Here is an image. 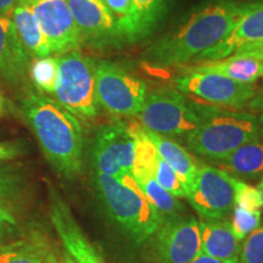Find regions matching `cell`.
I'll return each instance as SVG.
<instances>
[{
  "instance_id": "b9f144b4",
  "label": "cell",
  "mask_w": 263,
  "mask_h": 263,
  "mask_svg": "<svg viewBox=\"0 0 263 263\" xmlns=\"http://www.w3.org/2000/svg\"><path fill=\"white\" fill-rule=\"evenodd\" d=\"M262 77H263V71H262Z\"/></svg>"
},
{
  "instance_id": "6da1fadb",
  "label": "cell",
  "mask_w": 263,
  "mask_h": 263,
  "mask_svg": "<svg viewBox=\"0 0 263 263\" xmlns=\"http://www.w3.org/2000/svg\"><path fill=\"white\" fill-rule=\"evenodd\" d=\"M251 5L252 3L236 0L202 3L179 25L154 42L143 54L144 61L155 68L194 64L233 31Z\"/></svg>"
},
{
  "instance_id": "4fadbf2b",
  "label": "cell",
  "mask_w": 263,
  "mask_h": 263,
  "mask_svg": "<svg viewBox=\"0 0 263 263\" xmlns=\"http://www.w3.org/2000/svg\"><path fill=\"white\" fill-rule=\"evenodd\" d=\"M31 4L51 54L61 55L82 47L67 0H31Z\"/></svg>"
},
{
  "instance_id": "277c9868",
  "label": "cell",
  "mask_w": 263,
  "mask_h": 263,
  "mask_svg": "<svg viewBox=\"0 0 263 263\" xmlns=\"http://www.w3.org/2000/svg\"><path fill=\"white\" fill-rule=\"evenodd\" d=\"M263 133V115L207 105L200 127L183 140L193 155L217 162Z\"/></svg>"
},
{
  "instance_id": "7a4b0ae2",
  "label": "cell",
  "mask_w": 263,
  "mask_h": 263,
  "mask_svg": "<svg viewBox=\"0 0 263 263\" xmlns=\"http://www.w3.org/2000/svg\"><path fill=\"white\" fill-rule=\"evenodd\" d=\"M21 112L28 123L45 159L59 176L72 180L84 167L85 139L80 118L55 99L37 89L26 90Z\"/></svg>"
},
{
  "instance_id": "8992f818",
  "label": "cell",
  "mask_w": 263,
  "mask_h": 263,
  "mask_svg": "<svg viewBox=\"0 0 263 263\" xmlns=\"http://www.w3.org/2000/svg\"><path fill=\"white\" fill-rule=\"evenodd\" d=\"M59 74L55 87V100L77 118L94 120L99 115L95 89L97 61L80 50L58 57Z\"/></svg>"
},
{
  "instance_id": "f1b7e54d",
  "label": "cell",
  "mask_w": 263,
  "mask_h": 263,
  "mask_svg": "<svg viewBox=\"0 0 263 263\" xmlns=\"http://www.w3.org/2000/svg\"><path fill=\"white\" fill-rule=\"evenodd\" d=\"M234 206L246 211H261L263 209V194L256 186L250 185L245 180L238 179Z\"/></svg>"
},
{
  "instance_id": "ac0fdd59",
  "label": "cell",
  "mask_w": 263,
  "mask_h": 263,
  "mask_svg": "<svg viewBox=\"0 0 263 263\" xmlns=\"http://www.w3.org/2000/svg\"><path fill=\"white\" fill-rule=\"evenodd\" d=\"M213 163L238 179L259 180L263 177V133Z\"/></svg>"
},
{
  "instance_id": "9c48e42d",
  "label": "cell",
  "mask_w": 263,
  "mask_h": 263,
  "mask_svg": "<svg viewBox=\"0 0 263 263\" xmlns=\"http://www.w3.org/2000/svg\"><path fill=\"white\" fill-rule=\"evenodd\" d=\"M236 183L238 178L226 171L201 164L186 199L201 219L228 218L234 209Z\"/></svg>"
},
{
  "instance_id": "7402d4cb",
  "label": "cell",
  "mask_w": 263,
  "mask_h": 263,
  "mask_svg": "<svg viewBox=\"0 0 263 263\" xmlns=\"http://www.w3.org/2000/svg\"><path fill=\"white\" fill-rule=\"evenodd\" d=\"M50 242L42 233H32L0 245V263H48Z\"/></svg>"
},
{
  "instance_id": "ab89813d",
  "label": "cell",
  "mask_w": 263,
  "mask_h": 263,
  "mask_svg": "<svg viewBox=\"0 0 263 263\" xmlns=\"http://www.w3.org/2000/svg\"><path fill=\"white\" fill-rule=\"evenodd\" d=\"M258 189L261 190V193L263 194V177L261 179H259V183H258Z\"/></svg>"
},
{
  "instance_id": "d6986e66",
  "label": "cell",
  "mask_w": 263,
  "mask_h": 263,
  "mask_svg": "<svg viewBox=\"0 0 263 263\" xmlns=\"http://www.w3.org/2000/svg\"><path fill=\"white\" fill-rule=\"evenodd\" d=\"M10 18L15 26L20 41L33 59L52 55L37 16L33 11L31 0H21Z\"/></svg>"
},
{
  "instance_id": "7c38bea8",
  "label": "cell",
  "mask_w": 263,
  "mask_h": 263,
  "mask_svg": "<svg viewBox=\"0 0 263 263\" xmlns=\"http://www.w3.org/2000/svg\"><path fill=\"white\" fill-rule=\"evenodd\" d=\"M82 45L97 50L118 49L126 44L114 16L101 0H67Z\"/></svg>"
},
{
  "instance_id": "52a82bcc",
  "label": "cell",
  "mask_w": 263,
  "mask_h": 263,
  "mask_svg": "<svg viewBox=\"0 0 263 263\" xmlns=\"http://www.w3.org/2000/svg\"><path fill=\"white\" fill-rule=\"evenodd\" d=\"M95 89L99 106L116 120L137 117L147 94L145 81L108 60L97 61Z\"/></svg>"
},
{
  "instance_id": "30bf717a",
  "label": "cell",
  "mask_w": 263,
  "mask_h": 263,
  "mask_svg": "<svg viewBox=\"0 0 263 263\" xmlns=\"http://www.w3.org/2000/svg\"><path fill=\"white\" fill-rule=\"evenodd\" d=\"M134 140L129 126L122 120L103 124L95 133L90 147L94 172L120 177L132 172Z\"/></svg>"
},
{
  "instance_id": "2e32d148",
  "label": "cell",
  "mask_w": 263,
  "mask_h": 263,
  "mask_svg": "<svg viewBox=\"0 0 263 263\" xmlns=\"http://www.w3.org/2000/svg\"><path fill=\"white\" fill-rule=\"evenodd\" d=\"M32 60L11 18L0 15V80L11 85L24 83Z\"/></svg>"
},
{
  "instance_id": "f35d334b",
  "label": "cell",
  "mask_w": 263,
  "mask_h": 263,
  "mask_svg": "<svg viewBox=\"0 0 263 263\" xmlns=\"http://www.w3.org/2000/svg\"><path fill=\"white\" fill-rule=\"evenodd\" d=\"M48 263H59L57 255H55L54 252H52V254H51V256H50V258H49V262H48Z\"/></svg>"
},
{
  "instance_id": "83f0119b",
  "label": "cell",
  "mask_w": 263,
  "mask_h": 263,
  "mask_svg": "<svg viewBox=\"0 0 263 263\" xmlns=\"http://www.w3.org/2000/svg\"><path fill=\"white\" fill-rule=\"evenodd\" d=\"M133 2L139 10L143 24L149 35L166 14L168 0H133Z\"/></svg>"
},
{
  "instance_id": "4316f807",
  "label": "cell",
  "mask_w": 263,
  "mask_h": 263,
  "mask_svg": "<svg viewBox=\"0 0 263 263\" xmlns=\"http://www.w3.org/2000/svg\"><path fill=\"white\" fill-rule=\"evenodd\" d=\"M230 218L233 233L241 241L248 238L256 228L261 226V211H246L234 206Z\"/></svg>"
},
{
  "instance_id": "5b68a950",
  "label": "cell",
  "mask_w": 263,
  "mask_h": 263,
  "mask_svg": "<svg viewBox=\"0 0 263 263\" xmlns=\"http://www.w3.org/2000/svg\"><path fill=\"white\" fill-rule=\"evenodd\" d=\"M206 106L176 88H159L146 94L137 118L141 127L160 136L184 138L200 127Z\"/></svg>"
},
{
  "instance_id": "ba28073f",
  "label": "cell",
  "mask_w": 263,
  "mask_h": 263,
  "mask_svg": "<svg viewBox=\"0 0 263 263\" xmlns=\"http://www.w3.org/2000/svg\"><path fill=\"white\" fill-rule=\"evenodd\" d=\"M180 93L200 103L224 108H241L256 95L254 84H244L212 72L185 71L174 80Z\"/></svg>"
},
{
  "instance_id": "4dcf8cb0",
  "label": "cell",
  "mask_w": 263,
  "mask_h": 263,
  "mask_svg": "<svg viewBox=\"0 0 263 263\" xmlns=\"http://www.w3.org/2000/svg\"><path fill=\"white\" fill-rule=\"evenodd\" d=\"M238 263H263V224L244 240Z\"/></svg>"
},
{
  "instance_id": "8d00e7d4",
  "label": "cell",
  "mask_w": 263,
  "mask_h": 263,
  "mask_svg": "<svg viewBox=\"0 0 263 263\" xmlns=\"http://www.w3.org/2000/svg\"><path fill=\"white\" fill-rule=\"evenodd\" d=\"M190 263H222V262L217 261V259H215V258L209 257V256H206V255H200V256H197L195 259H193Z\"/></svg>"
},
{
  "instance_id": "836d02e7",
  "label": "cell",
  "mask_w": 263,
  "mask_h": 263,
  "mask_svg": "<svg viewBox=\"0 0 263 263\" xmlns=\"http://www.w3.org/2000/svg\"><path fill=\"white\" fill-rule=\"evenodd\" d=\"M21 154V146L14 143H0V162L14 160Z\"/></svg>"
},
{
  "instance_id": "d6a6232c",
  "label": "cell",
  "mask_w": 263,
  "mask_h": 263,
  "mask_svg": "<svg viewBox=\"0 0 263 263\" xmlns=\"http://www.w3.org/2000/svg\"><path fill=\"white\" fill-rule=\"evenodd\" d=\"M232 55H238V57H250V58L257 59V60L263 62V41L244 45V47L238 49V50Z\"/></svg>"
},
{
  "instance_id": "74e56055",
  "label": "cell",
  "mask_w": 263,
  "mask_h": 263,
  "mask_svg": "<svg viewBox=\"0 0 263 263\" xmlns=\"http://www.w3.org/2000/svg\"><path fill=\"white\" fill-rule=\"evenodd\" d=\"M61 263H76L74 262V259L71 257L70 255L67 254V252H65V255H64V259H62V262Z\"/></svg>"
},
{
  "instance_id": "ffe728a7",
  "label": "cell",
  "mask_w": 263,
  "mask_h": 263,
  "mask_svg": "<svg viewBox=\"0 0 263 263\" xmlns=\"http://www.w3.org/2000/svg\"><path fill=\"white\" fill-rule=\"evenodd\" d=\"M185 71L212 72V73L224 76L239 83L254 84L259 77H262L263 62L250 57L230 55L221 60L192 64L185 67Z\"/></svg>"
},
{
  "instance_id": "8fae6325",
  "label": "cell",
  "mask_w": 263,
  "mask_h": 263,
  "mask_svg": "<svg viewBox=\"0 0 263 263\" xmlns=\"http://www.w3.org/2000/svg\"><path fill=\"white\" fill-rule=\"evenodd\" d=\"M154 249L159 263H190L201 255V236L195 217L180 213L161 222Z\"/></svg>"
},
{
  "instance_id": "cb8c5ba5",
  "label": "cell",
  "mask_w": 263,
  "mask_h": 263,
  "mask_svg": "<svg viewBox=\"0 0 263 263\" xmlns=\"http://www.w3.org/2000/svg\"><path fill=\"white\" fill-rule=\"evenodd\" d=\"M133 176L141 192L157 210L162 219L184 213V205L178 197L163 189L150 172H134Z\"/></svg>"
},
{
  "instance_id": "d4e9b609",
  "label": "cell",
  "mask_w": 263,
  "mask_h": 263,
  "mask_svg": "<svg viewBox=\"0 0 263 263\" xmlns=\"http://www.w3.org/2000/svg\"><path fill=\"white\" fill-rule=\"evenodd\" d=\"M59 74V59L54 57L33 59L29 65L28 76L35 89L43 94H54Z\"/></svg>"
},
{
  "instance_id": "e0dca14e",
  "label": "cell",
  "mask_w": 263,
  "mask_h": 263,
  "mask_svg": "<svg viewBox=\"0 0 263 263\" xmlns=\"http://www.w3.org/2000/svg\"><path fill=\"white\" fill-rule=\"evenodd\" d=\"M201 255L222 263H238L242 241L233 233L229 218L199 221Z\"/></svg>"
},
{
  "instance_id": "603a6c76",
  "label": "cell",
  "mask_w": 263,
  "mask_h": 263,
  "mask_svg": "<svg viewBox=\"0 0 263 263\" xmlns=\"http://www.w3.org/2000/svg\"><path fill=\"white\" fill-rule=\"evenodd\" d=\"M114 16L126 44L147 37L139 10L133 0H101Z\"/></svg>"
},
{
  "instance_id": "1f68e13d",
  "label": "cell",
  "mask_w": 263,
  "mask_h": 263,
  "mask_svg": "<svg viewBox=\"0 0 263 263\" xmlns=\"http://www.w3.org/2000/svg\"><path fill=\"white\" fill-rule=\"evenodd\" d=\"M17 230L18 221L10 206H0V244H5Z\"/></svg>"
},
{
  "instance_id": "60d3db41",
  "label": "cell",
  "mask_w": 263,
  "mask_h": 263,
  "mask_svg": "<svg viewBox=\"0 0 263 263\" xmlns=\"http://www.w3.org/2000/svg\"><path fill=\"white\" fill-rule=\"evenodd\" d=\"M2 107H3V101H2V97H0V111H2Z\"/></svg>"
},
{
  "instance_id": "f546056e",
  "label": "cell",
  "mask_w": 263,
  "mask_h": 263,
  "mask_svg": "<svg viewBox=\"0 0 263 263\" xmlns=\"http://www.w3.org/2000/svg\"><path fill=\"white\" fill-rule=\"evenodd\" d=\"M22 179L20 173L6 166H0V206H10V202L20 194Z\"/></svg>"
},
{
  "instance_id": "d590c367",
  "label": "cell",
  "mask_w": 263,
  "mask_h": 263,
  "mask_svg": "<svg viewBox=\"0 0 263 263\" xmlns=\"http://www.w3.org/2000/svg\"><path fill=\"white\" fill-rule=\"evenodd\" d=\"M250 106L254 110H258V111H263V91L259 94H256L254 99L250 101Z\"/></svg>"
},
{
  "instance_id": "484cf974",
  "label": "cell",
  "mask_w": 263,
  "mask_h": 263,
  "mask_svg": "<svg viewBox=\"0 0 263 263\" xmlns=\"http://www.w3.org/2000/svg\"><path fill=\"white\" fill-rule=\"evenodd\" d=\"M153 176L160 183V185L167 192H170L178 199H186L189 190L186 185L182 182V179L177 176V173L171 168L160 155L156 157L155 164L153 168Z\"/></svg>"
},
{
  "instance_id": "5bb4252c",
  "label": "cell",
  "mask_w": 263,
  "mask_h": 263,
  "mask_svg": "<svg viewBox=\"0 0 263 263\" xmlns=\"http://www.w3.org/2000/svg\"><path fill=\"white\" fill-rule=\"evenodd\" d=\"M50 219L68 255L76 263H103L100 256L54 186L48 185Z\"/></svg>"
},
{
  "instance_id": "e575fe53",
  "label": "cell",
  "mask_w": 263,
  "mask_h": 263,
  "mask_svg": "<svg viewBox=\"0 0 263 263\" xmlns=\"http://www.w3.org/2000/svg\"><path fill=\"white\" fill-rule=\"evenodd\" d=\"M21 0H0V15L11 17L12 11Z\"/></svg>"
},
{
  "instance_id": "9a60e30c",
  "label": "cell",
  "mask_w": 263,
  "mask_h": 263,
  "mask_svg": "<svg viewBox=\"0 0 263 263\" xmlns=\"http://www.w3.org/2000/svg\"><path fill=\"white\" fill-rule=\"evenodd\" d=\"M263 41V2L252 3L245 15L233 28L227 37L218 44L203 52L196 59L197 62L221 60L230 57L232 54L244 45L252 44Z\"/></svg>"
},
{
  "instance_id": "3957f363",
  "label": "cell",
  "mask_w": 263,
  "mask_h": 263,
  "mask_svg": "<svg viewBox=\"0 0 263 263\" xmlns=\"http://www.w3.org/2000/svg\"><path fill=\"white\" fill-rule=\"evenodd\" d=\"M93 183L105 212L130 242L140 245L155 234L162 217L141 192L133 173L112 177L94 172Z\"/></svg>"
},
{
  "instance_id": "44dd1931",
  "label": "cell",
  "mask_w": 263,
  "mask_h": 263,
  "mask_svg": "<svg viewBox=\"0 0 263 263\" xmlns=\"http://www.w3.org/2000/svg\"><path fill=\"white\" fill-rule=\"evenodd\" d=\"M145 130L149 139L155 145L161 159L177 173V176L182 179L188 190H190L200 167L193 154L172 138L160 136L147 129Z\"/></svg>"
}]
</instances>
